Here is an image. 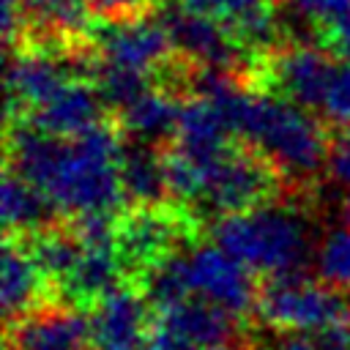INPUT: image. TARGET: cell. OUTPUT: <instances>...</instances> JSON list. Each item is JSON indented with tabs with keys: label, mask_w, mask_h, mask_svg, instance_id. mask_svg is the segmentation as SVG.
Wrapping results in <instances>:
<instances>
[{
	"label": "cell",
	"mask_w": 350,
	"mask_h": 350,
	"mask_svg": "<svg viewBox=\"0 0 350 350\" xmlns=\"http://www.w3.org/2000/svg\"><path fill=\"white\" fill-rule=\"evenodd\" d=\"M197 164V197L194 213L227 216L271 202L282 191V172L257 148L243 150L235 142L221 153L194 161Z\"/></svg>",
	"instance_id": "cell-3"
},
{
	"label": "cell",
	"mask_w": 350,
	"mask_h": 350,
	"mask_svg": "<svg viewBox=\"0 0 350 350\" xmlns=\"http://www.w3.org/2000/svg\"><path fill=\"white\" fill-rule=\"evenodd\" d=\"M150 309L139 287L120 282L107 290L88 306L90 350H142L153 328Z\"/></svg>",
	"instance_id": "cell-8"
},
{
	"label": "cell",
	"mask_w": 350,
	"mask_h": 350,
	"mask_svg": "<svg viewBox=\"0 0 350 350\" xmlns=\"http://www.w3.org/2000/svg\"><path fill=\"white\" fill-rule=\"evenodd\" d=\"M25 8V44L66 46V38H82L90 33V0H22Z\"/></svg>",
	"instance_id": "cell-14"
},
{
	"label": "cell",
	"mask_w": 350,
	"mask_h": 350,
	"mask_svg": "<svg viewBox=\"0 0 350 350\" xmlns=\"http://www.w3.org/2000/svg\"><path fill=\"white\" fill-rule=\"evenodd\" d=\"M232 134L235 131L227 123V118L219 112V107L211 98L197 96L180 107V118L172 139L180 153H186L194 161H202L232 145Z\"/></svg>",
	"instance_id": "cell-15"
},
{
	"label": "cell",
	"mask_w": 350,
	"mask_h": 350,
	"mask_svg": "<svg viewBox=\"0 0 350 350\" xmlns=\"http://www.w3.org/2000/svg\"><path fill=\"white\" fill-rule=\"evenodd\" d=\"M320 112L339 129H350V63L342 60L334 68Z\"/></svg>",
	"instance_id": "cell-24"
},
{
	"label": "cell",
	"mask_w": 350,
	"mask_h": 350,
	"mask_svg": "<svg viewBox=\"0 0 350 350\" xmlns=\"http://www.w3.org/2000/svg\"><path fill=\"white\" fill-rule=\"evenodd\" d=\"M342 219H345V224L350 227V194H347L345 202H342Z\"/></svg>",
	"instance_id": "cell-31"
},
{
	"label": "cell",
	"mask_w": 350,
	"mask_h": 350,
	"mask_svg": "<svg viewBox=\"0 0 350 350\" xmlns=\"http://www.w3.org/2000/svg\"><path fill=\"white\" fill-rule=\"evenodd\" d=\"M88 41L101 60L139 68L148 74L153 68H164L175 49L161 22L142 16H101V22H93Z\"/></svg>",
	"instance_id": "cell-7"
},
{
	"label": "cell",
	"mask_w": 350,
	"mask_h": 350,
	"mask_svg": "<svg viewBox=\"0 0 350 350\" xmlns=\"http://www.w3.org/2000/svg\"><path fill=\"white\" fill-rule=\"evenodd\" d=\"M180 3L194 8V11H202L208 16H216L219 22L227 25V22L238 19L241 14H246L249 8H254V5H260L265 0H180Z\"/></svg>",
	"instance_id": "cell-26"
},
{
	"label": "cell",
	"mask_w": 350,
	"mask_h": 350,
	"mask_svg": "<svg viewBox=\"0 0 350 350\" xmlns=\"http://www.w3.org/2000/svg\"><path fill=\"white\" fill-rule=\"evenodd\" d=\"M197 216L178 213L167 205H134L131 213L118 219L115 249L123 262L126 279H139L164 257L180 252L197 235Z\"/></svg>",
	"instance_id": "cell-4"
},
{
	"label": "cell",
	"mask_w": 350,
	"mask_h": 350,
	"mask_svg": "<svg viewBox=\"0 0 350 350\" xmlns=\"http://www.w3.org/2000/svg\"><path fill=\"white\" fill-rule=\"evenodd\" d=\"M156 323L183 336L197 350L221 347L238 334V314L208 298H186L164 312H156Z\"/></svg>",
	"instance_id": "cell-13"
},
{
	"label": "cell",
	"mask_w": 350,
	"mask_h": 350,
	"mask_svg": "<svg viewBox=\"0 0 350 350\" xmlns=\"http://www.w3.org/2000/svg\"><path fill=\"white\" fill-rule=\"evenodd\" d=\"M167 36L172 38V46L189 57L197 60L200 66H213V68H257L260 57H254L230 30L224 22L216 16H208L202 11H194L189 5L178 3H164L156 14Z\"/></svg>",
	"instance_id": "cell-6"
},
{
	"label": "cell",
	"mask_w": 350,
	"mask_h": 350,
	"mask_svg": "<svg viewBox=\"0 0 350 350\" xmlns=\"http://www.w3.org/2000/svg\"><path fill=\"white\" fill-rule=\"evenodd\" d=\"M120 150V129L104 120L74 137L46 134L22 120L8 123L5 131L8 170L38 186L71 219L82 213H118L123 208Z\"/></svg>",
	"instance_id": "cell-1"
},
{
	"label": "cell",
	"mask_w": 350,
	"mask_h": 350,
	"mask_svg": "<svg viewBox=\"0 0 350 350\" xmlns=\"http://www.w3.org/2000/svg\"><path fill=\"white\" fill-rule=\"evenodd\" d=\"M22 238H27L22 241L25 249L30 252L36 265L44 271V276L52 282L66 279L85 249L82 241L74 235V230H60V227H46L33 235H22Z\"/></svg>",
	"instance_id": "cell-21"
},
{
	"label": "cell",
	"mask_w": 350,
	"mask_h": 350,
	"mask_svg": "<svg viewBox=\"0 0 350 350\" xmlns=\"http://www.w3.org/2000/svg\"><path fill=\"white\" fill-rule=\"evenodd\" d=\"M90 347L88 309L38 306L5 325V350H85Z\"/></svg>",
	"instance_id": "cell-11"
},
{
	"label": "cell",
	"mask_w": 350,
	"mask_h": 350,
	"mask_svg": "<svg viewBox=\"0 0 350 350\" xmlns=\"http://www.w3.org/2000/svg\"><path fill=\"white\" fill-rule=\"evenodd\" d=\"M44 271L16 235H5L3 249V314L5 325L44 306Z\"/></svg>",
	"instance_id": "cell-16"
},
{
	"label": "cell",
	"mask_w": 350,
	"mask_h": 350,
	"mask_svg": "<svg viewBox=\"0 0 350 350\" xmlns=\"http://www.w3.org/2000/svg\"><path fill=\"white\" fill-rule=\"evenodd\" d=\"M287 8L295 11L301 19L317 25V36L334 19L350 14V0H287Z\"/></svg>",
	"instance_id": "cell-25"
},
{
	"label": "cell",
	"mask_w": 350,
	"mask_h": 350,
	"mask_svg": "<svg viewBox=\"0 0 350 350\" xmlns=\"http://www.w3.org/2000/svg\"><path fill=\"white\" fill-rule=\"evenodd\" d=\"M101 107H107V104L98 96L96 85L85 82V79H74L63 90H57L49 101L30 109L22 118V123H27L38 131H46V134L74 137L101 120Z\"/></svg>",
	"instance_id": "cell-12"
},
{
	"label": "cell",
	"mask_w": 350,
	"mask_h": 350,
	"mask_svg": "<svg viewBox=\"0 0 350 350\" xmlns=\"http://www.w3.org/2000/svg\"><path fill=\"white\" fill-rule=\"evenodd\" d=\"M276 334L268 339L265 350H320L314 331H293V328H273Z\"/></svg>",
	"instance_id": "cell-28"
},
{
	"label": "cell",
	"mask_w": 350,
	"mask_h": 350,
	"mask_svg": "<svg viewBox=\"0 0 350 350\" xmlns=\"http://www.w3.org/2000/svg\"><path fill=\"white\" fill-rule=\"evenodd\" d=\"M317 271L331 284H350V227L325 238L317 252Z\"/></svg>",
	"instance_id": "cell-23"
},
{
	"label": "cell",
	"mask_w": 350,
	"mask_h": 350,
	"mask_svg": "<svg viewBox=\"0 0 350 350\" xmlns=\"http://www.w3.org/2000/svg\"><path fill=\"white\" fill-rule=\"evenodd\" d=\"M123 279H126V273H123V262L118 257L115 243L85 246L77 265L68 271L66 279H60V290H63V298L68 304H77V306L88 309L107 290L120 284Z\"/></svg>",
	"instance_id": "cell-17"
},
{
	"label": "cell",
	"mask_w": 350,
	"mask_h": 350,
	"mask_svg": "<svg viewBox=\"0 0 350 350\" xmlns=\"http://www.w3.org/2000/svg\"><path fill=\"white\" fill-rule=\"evenodd\" d=\"M257 314L268 328L317 331L350 314L347 301L331 290L309 282L304 273L271 276L257 295Z\"/></svg>",
	"instance_id": "cell-5"
},
{
	"label": "cell",
	"mask_w": 350,
	"mask_h": 350,
	"mask_svg": "<svg viewBox=\"0 0 350 350\" xmlns=\"http://www.w3.org/2000/svg\"><path fill=\"white\" fill-rule=\"evenodd\" d=\"M118 170H120L126 200H131L134 205H164L167 202L170 183H167L164 156L156 153L150 142H139V139H131V145L123 142Z\"/></svg>",
	"instance_id": "cell-18"
},
{
	"label": "cell",
	"mask_w": 350,
	"mask_h": 350,
	"mask_svg": "<svg viewBox=\"0 0 350 350\" xmlns=\"http://www.w3.org/2000/svg\"><path fill=\"white\" fill-rule=\"evenodd\" d=\"M90 82L96 85V90L104 98V104L112 107V109H123L137 96H142L148 90V85H150L148 71L118 66V63H107L101 57L96 63V71H93Z\"/></svg>",
	"instance_id": "cell-22"
},
{
	"label": "cell",
	"mask_w": 350,
	"mask_h": 350,
	"mask_svg": "<svg viewBox=\"0 0 350 350\" xmlns=\"http://www.w3.org/2000/svg\"><path fill=\"white\" fill-rule=\"evenodd\" d=\"M186 276L191 293L200 298H208L232 314H246L257 306L260 290L254 287L249 268L238 262L230 252L216 246H194L191 252H183Z\"/></svg>",
	"instance_id": "cell-9"
},
{
	"label": "cell",
	"mask_w": 350,
	"mask_h": 350,
	"mask_svg": "<svg viewBox=\"0 0 350 350\" xmlns=\"http://www.w3.org/2000/svg\"><path fill=\"white\" fill-rule=\"evenodd\" d=\"M180 101L170 90H145L131 104L118 109V129L139 142H159L175 137Z\"/></svg>",
	"instance_id": "cell-20"
},
{
	"label": "cell",
	"mask_w": 350,
	"mask_h": 350,
	"mask_svg": "<svg viewBox=\"0 0 350 350\" xmlns=\"http://www.w3.org/2000/svg\"><path fill=\"white\" fill-rule=\"evenodd\" d=\"M336 63L312 46H287L268 52L254 71H260L265 90L284 96L306 109H320Z\"/></svg>",
	"instance_id": "cell-10"
},
{
	"label": "cell",
	"mask_w": 350,
	"mask_h": 350,
	"mask_svg": "<svg viewBox=\"0 0 350 350\" xmlns=\"http://www.w3.org/2000/svg\"><path fill=\"white\" fill-rule=\"evenodd\" d=\"M63 216L57 205L33 183L5 170L3 180V224L5 235H33L38 230L55 227V219Z\"/></svg>",
	"instance_id": "cell-19"
},
{
	"label": "cell",
	"mask_w": 350,
	"mask_h": 350,
	"mask_svg": "<svg viewBox=\"0 0 350 350\" xmlns=\"http://www.w3.org/2000/svg\"><path fill=\"white\" fill-rule=\"evenodd\" d=\"M211 350H254V347H232V345H221V347H211Z\"/></svg>",
	"instance_id": "cell-32"
},
{
	"label": "cell",
	"mask_w": 350,
	"mask_h": 350,
	"mask_svg": "<svg viewBox=\"0 0 350 350\" xmlns=\"http://www.w3.org/2000/svg\"><path fill=\"white\" fill-rule=\"evenodd\" d=\"M150 0H90L93 11H98L101 16L118 19V16H137L148 8Z\"/></svg>",
	"instance_id": "cell-30"
},
{
	"label": "cell",
	"mask_w": 350,
	"mask_h": 350,
	"mask_svg": "<svg viewBox=\"0 0 350 350\" xmlns=\"http://www.w3.org/2000/svg\"><path fill=\"white\" fill-rule=\"evenodd\" d=\"M142 350H197V347L191 342H186L183 336H178L175 331L164 328L161 323H153Z\"/></svg>",
	"instance_id": "cell-29"
},
{
	"label": "cell",
	"mask_w": 350,
	"mask_h": 350,
	"mask_svg": "<svg viewBox=\"0 0 350 350\" xmlns=\"http://www.w3.org/2000/svg\"><path fill=\"white\" fill-rule=\"evenodd\" d=\"M213 241L249 271L271 276L304 273L309 257L306 219L287 205H257L213 224Z\"/></svg>",
	"instance_id": "cell-2"
},
{
	"label": "cell",
	"mask_w": 350,
	"mask_h": 350,
	"mask_svg": "<svg viewBox=\"0 0 350 350\" xmlns=\"http://www.w3.org/2000/svg\"><path fill=\"white\" fill-rule=\"evenodd\" d=\"M328 172L331 178L350 191V129H342L328 148Z\"/></svg>",
	"instance_id": "cell-27"
}]
</instances>
